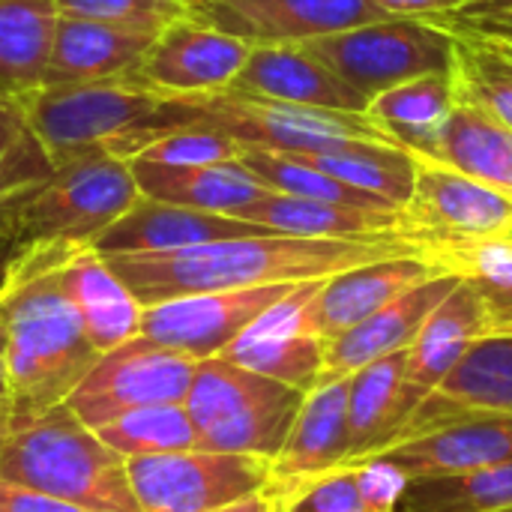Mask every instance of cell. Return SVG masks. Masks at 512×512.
<instances>
[{
    "label": "cell",
    "instance_id": "681fc988",
    "mask_svg": "<svg viewBox=\"0 0 512 512\" xmlns=\"http://www.w3.org/2000/svg\"><path fill=\"white\" fill-rule=\"evenodd\" d=\"M9 429H12V402H0V450L6 444Z\"/></svg>",
    "mask_w": 512,
    "mask_h": 512
},
{
    "label": "cell",
    "instance_id": "8992f818",
    "mask_svg": "<svg viewBox=\"0 0 512 512\" xmlns=\"http://www.w3.org/2000/svg\"><path fill=\"white\" fill-rule=\"evenodd\" d=\"M300 390L240 369L222 357L198 360L186 393V414L201 450L258 456L273 462L303 405Z\"/></svg>",
    "mask_w": 512,
    "mask_h": 512
},
{
    "label": "cell",
    "instance_id": "8fae6325",
    "mask_svg": "<svg viewBox=\"0 0 512 512\" xmlns=\"http://www.w3.org/2000/svg\"><path fill=\"white\" fill-rule=\"evenodd\" d=\"M141 512H216L270 486V462L258 456L183 450L126 459Z\"/></svg>",
    "mask_w": 512,
    "mask_h": 512
},
{
    "label": "cell",
    "instance_id": "d4e9b609",
    "mask_svg": "<svg viewBox=\"0 0 512 512\" xmlns=\"http://www.w3.org/2000/svg\"><path fill=\"white\" fill-rule=\"evenodd\" d=\"M153 39H156L153 33H138V30H123V27L102 24V21L57 15L42 87L123 78L141 63Z\"/></svg>",
    "mask_w": 512,
    "mask_h": 512
},
{
    "label": "cell",
    "instance_id": "d590c367",
    "mask_svg": "<svg viewBox=\"0 0 512 512\" xmlns=\"http://www.w3.org/2000/svg\"><path fill=\"white\" fill-rule=\"evenodd\" d=\"M123 459L198 450V432L183 405H147L93 429Z\"/></svg>",
    "mask_w": 512,
    "mask_h": 512
},
{
    "label": "cell",
    "instance_id": "7a4b0ae2",
    "mask_svg": "<svg viewBox=\"0 0 512 512\" xmlns=\"http://www.w3.org/2000/svg\"><path fill=\"white\" fill-rule=\"evenodd\" d=\"M66 249L60 243L21 246L0 270L12 420L63 405L99 357L72 300L60 288L57 267Z\"/></svg>",
    "mask_w": 512,
    "mask_h": 512
},
{
    "label": "cell",
    "instance_id": "277c9868",
    "mask_svg": "<svg viewBox=\"0 0 512 512\" xmlns=\"http://www.w3.org/2000/svg\"><path fill=\"white\" fill-rule=\"evenodd\" d=\"M0 477L90 512H141L126 459L66 405L12 420L0 450Z\"/></svg>",
    "mask_w": 512,
    "mask_h": 512
},
{
    "label": "cell",
    "instance_id": "3957f363",
    "mask_svg": "<svg viewBox=\"0 0 512 512\" xmlns=\"http://www.w3.org/2000/svg\"><path fill=\"white\" fill-rule=\"evenodd\" d=\"M18 111L51 165L87 150H105L129 162L159 135L198 126L192 99L153 93L129 75L84 84H48L33 90Z\"/></svg>",
    "mask_w": 512,
    "mask_h": 512
},
{
    "label": "cell",
    "instance_id": "e575fe53",
    "mask_svg": "<svg viewBox=\"0 0 512 512\" xmlns=\"http://www.w3.org/2000/svg\"><path fill=\"white\" fill-rule=\"evenodd\" d=\"M240 165L261 180L267 189L282 192V195H297V198H312V201H330V204H345V207H363V210H399L387 204L378 195L360 192L348 183L333 180L330 174L300 162L297 156L288 153H273V150H252L246 147L240 153Z\"/></svg>",
    "mask_w": 512,
    "mask_h": 512
},
{
    "label": "cell",
    "instance_id": "7bdbcfd3",
    "mask_svg": "<svg viewBox=\"0 0 512 512\" xmlns=\"http://www.w3.org/2000/svg\"><path fill=\"white\" fill-rule=\"evenodd\" d=\"M435 21H441L453 30L471 33L477 39H486L504 51H512V6L477 12V15H447V18H435Z\"/></svg>",
    "mask_w": 512,
    "mask_h": 512
},
{
    "label": "cell",
    "instance_id": "1f68e13d",
    "mask_svg": "<svg viewBox=\"0 0 512 512\" xmlns=\"http://www.w3.org/2000/svg\"><path fill=\"white\" fill-rule=\"evenodd\" d=\"M300 162L330 174L339 183H348L360 192L378 195L393 207H405L414 192V171L417 156L396 144L384 141H348L333 150H315V153H288Z\"/></svg>",
    "mask_w": 512,
    "mask_h": 512
},
{
    "label": "cell",
    "instance_id": "bcb514c9",
    "mask_svg": "<svg viewBox=\"0 0 512 512\" xmlns=\"http://www.w3.org/2000/svg\"><path fill=\"white\" fill-rule=\"evenodd\" d=\"M216 512H282V504L267 486V489L252 492V495H246V498H240V501H234V504H228V507Z\"/></svg>",
    "mask_w": 512,
    "mask_h": 512
},
{
    "label": "cell",
    "instance_id": "816d5d0a",
    "mask_svg": "<svg viewBox=\"0 0 512 512\" xmlns=\"http://www.w3.org/2000/svg\"><path fill=\"white\" fill-rule=\"evenodd\" d=\"M507 237H512V231H510V234H507Z\"/></svg>",
    "mask_w": 512,
    "mask_h": 512
},
{
    "label": "cell",
    "instance_id": "83f0119b",
    "mask_svg": "<svg viewBox=\"0 0 512 512\" xmlns=\"http://www.w3.org/2000/svg\"><path fill=\"white\" fill-rule=\"evenodd\" d=\"M456 102L459 96L453 75L429 72L372 96L363 114L396 147L408 150L417 159H429Z\"/></svg>",
    "mask_w": 512,
    "mask_h": 512
},
{
    "label": "cell",
    "instance_id": "74e56055",
    "mask_svg": "<svg viewBox=\"0 0 512 512\" xmlns=\"http://www.w3.org/2000/svg\"><path fill=\"white\" fill-rule=\"evenodd\" d=\"M51 159L15 105L0 102V210L51 174Z\"/></svg>",
    "mask_w": 512,
    "mask_h": 512
},
{
    "label": "cell",
    "instance_id": "d6986e66",
    "mask_svg": "<svg viewBox=\"0 0 512 512\" xmlns=\"http://www.w3.org/2000/svg\"><path fill=\"white\" fill-rule=\"evenodd\" d=\"M228 93L354 114H363L369 105L366 96L345 84L303 45H252L246 63L228 84Z\"/></svg>",
    "mask_w": 512,
    "mask_h": 512
},
{
    "label": "cell",
    "instance_id": "cb8c5ba5",
    "mask_svg": "<svg viewBox=\"0 0 512 512\" xmlns=\"http://www.w3.org/2000/svg\"><path fill=\"white\" fill-rule=\"evenodd\" d=\"M375 456L393 462L411 483L507 465L512 462V417L444 426L423 438L387 447Z\"/></svg>",
    "mask_w": 512,
    "mask_h": 512
},
{
    "label": "cell",
    "instance_id": "484cf974",
    "mask_svg": "<svg viewBox=\"0 0 512 512\" xmlns=\"http://www.w3.org/2000/svg\"><path fill=\"white\" fill-rule=\"evenodd\" d=\"M240 219L264 225L276 234L318 240H390L402 237V210H363L330 201H312L282 192H267L249 204Z\"/></svg>",
    "mask_w": 512,
    "mask_h": 512
},
{
    "label": "cell",
    "instance_id": "ac0fdd59",
    "mask_svg": "<svg viewBox=\"0 0 512 512\" xmlns=\"http://www.w3.org/2000/svg\"><path fill=\"white\" fill-rule=\"evenodd\" d=\"M489 333H492V312L483 294L471 282L459 279V285L426 318V324L408 345V366H405V384L399 399L402 423L435 390V384L465 357V351Z\"/></svg>",
    "mask_w": 512,
    "mask_h": 512
},
{
    "label": "cell",
    "instance_id": "9c48e42d",
    "mask_svg": "<svg viewBox=\"0 0 512 512\" xmlns=\"http://www.w3.org/2000/svg\"><path fill=\"white\" fill-rule=\"evenodd\" d=\"M399 231L432 261L468 243L507 237L512 231V195L447 165L417 159L414 192L402 207Z\"/></svg>",
    "mask_w": 512,
    "mask_h": 512
},
{
    "label": "cell",
    "instance_id": "7dc6e473",
    "mask_svg": "<svg viewBox=\"0 0 512 512\" xmlns=\"http://www.w3.org/2000/svg\"><path fill=\"white\" fill-rule=\"evenodd\" d=\"M6 351H9V339H6V321L0 315V402H9V366H6Z\"/></svg>",
    "mask_w": 512,
    "mask_h": 512
},
{
    "label": "cell",
    "instance_id": "ffe728a7",
    "mask_svg": "<svg viewBox=\"0 0 512 512\" xmlns=\"http://www.w3.org/2000/svg\"><path fill=\"white\" fill-rule=\"evenodd\" d=\"M270 234V228L222 216L204 213L192 207L162 204L153 198H138L123 216H117L93 243L102 255H138V252H174L198 243L228 240V237H252Z\"/></svg>",
    "mask_w": 512,
    "mask_h": 512
},
{
    "label": "cell",
    "instance_id": "f1b7e54d",
    "mask_svg": "<svg viewBox=\"0 0 512 512\" xmlns=\"http://www.w3.org/2000/svg\"><path fill=\"white\" fill-rule=\"evenodd\" d=\"M54 27V0H0V102L18 108L42 87Z\"/></svg>",
    "mask_w": 512,
    "mask_h": 512
},
{
    "label": "cell",
    "instance_id": "f35d334b",
    "mask_svg": "<svg viewBox=\"0 0 512 512\" xmlns=\"http://www.w3.org/2000/svg\"><path fill=\"white\" fill-rule=\"evenodd\" d=\"M243 147L228 138L219 129L207 126H183L159 135L150 141L135 159L129 162H153V165H171V168H198V165H222L237 162Z\"/></svg>",
    "mask_w": 512,
    "mask_h": 512
},
{
    "label": "cell",
    "instance_id": "4dcf8cb0",
    "mask_svg": "<svg viewBox=\"0 0 512 512\" xmlns=\"http://www.w3.org/2000/svg\"><path fill=\"white\" fill-rule=\"evenodd\" d=\"M408 348L387 354L351 375L348 393V462L378 453L402 426V384Z\"/></svg>",
    "mask_w": 512,
    "mask_h": 512
},
{
    "label": "cell",
    "instance_id": "e0dca14e",
    "mask_svg": "<svg viewBox=\"0 0 512 512\" xmlns=\"http://www.w3.org/2000/svg\"><path fill=\"white\" fill-rule=\"evenodd\" d=\"M348 393L351 375L318 381L303 396L291 432L270 462V492L279 504L309 480L348 462Z\"/></svg>",
    "mask_w": 512,
    "mask_h": 512
},
{
    "label": "cell",
    "instance_id": "836d02e7",
    "mask_svg": "<svg viewBox=\"0 0 512 512\" xmlns=\"http://www.w3.org/2000/svg\"><path fill=\"white\" fill-rule=\"evenodd\" d=\"M453 33L456 51L450 75L456 84V96L483 108L489 117L512 129V51L462 30Z\"/></svg>",
    "mask_w": 512,
    "mask_h": 512
},
{
    "label": "cell",
    "instance_id": "30bf717a",
    "mask_svg": "<svg viewBox=\"0 0 512 512\" xmlns=\"http://www.w3.org/2000/svg\"><path fill=\"white\" fill-rule=\"evenodd\" d=\"M195 369L198 360L138 333L123 345L102 351L63 405L87 429H99L135 408L183 405Z\"/></svg>",
    "mask_w": 512,
    "mask_h": 512
},
{
    "label": "cell",
    "instance_id": "ee69618b",
    "mask_svg": "<svg viewBox=\"0 0 512 512\" xmlns=\"http://www.w3.org/2000/svg\"><path fill=\"white\" fill-rule=\"evenodd\" d=\"M0 512H90L78 504H69L63 498L9 483L0 477Z\"/></svg>",
    "mask_w": 512,
    "mask_h": 512
},
{
    "label": "cell",
    "instance_id": "60d3db41",
    "mask_svg": "<svg viewBox=\"0 0 512 512\" xmlns=\"http://www.w3.org/2000/svg\"><path fill=\"white\" fill-rule=\"evenodd\" d=\"M282 512H366L357 474L351 465H339L282 501Z\"/></svg>",
    "mask_w": 512,
    "mask_h": 512
},
{
    "label": "cell",
    "instance_id": "5bb4252c",
    "mask_svg": "<svg viewBox=\"0 0 512 512\" xmlns=\"http://www.w3.org/2000/svg\"><path fill=\"white\" fill-rule=\"evenodd\" d=\"M294 285H261L237 291H210L192 297H174L144 306L141 336L180 351L192 360L219 357L258 315L291 294Z\"/></svg>",
    "mask_w": 512,
    "mask_h": 512
},
{
    "label": "cell",
    "instance_id": "b9f144b4",
    "mask_svg": "<svg viewBox=\"0 0 512 512\" xmlns=\"http://www.w3.org/2000/svg\"><path fill=\"white\" fill-rule=\"evenodd\" d=\"M345 465H351L357 474V486H360L366 512L399 510V501L408 492L411 480L393 462H387L384 456H363V459H354Z\"/></svg>",
    "mask_w": 512,
    "mask_h": 512
},
{
    "label": "cell",
    "instance_id": "6da1fadb",
    "mask_svg": "<svg viewBox=\"0 0 512 512\" xmlns=\"http://www.w3.org/2000/svg\"><path fill=\"white\" fill-rule=\"evenodd\" d=\"M102 255V252H99ZM390 255H420L408 240H318L291 234H252L198 243L174 252L105 255L111 270L141 306L174 297L237 291L261 285H294L330 279L342 270Z\"/></svg>",
    "mask_w": 512,
    "mask_h": 512
},
{
    "label": "cell",
    "instance_id": "c3c4849f",
    "mask_svg": "<svg viewBox=\"0 0 512 512\" xmlns=\"http://www.w3.org/2000/svg\"><path fill=\"white\" fill-rule=\"evenodd\" d=\"M501 6H512V0H468L453 15H477V12H489V9H501Z\"/></svg>",
    "mask_w": 512,
    "mask_h": 512
},
{
    "label": "cell",
    "instance_id": "603a6c76",
    "mask_svg": "<svg viewBox=\"0 0 512 512\" xmlns=\"http://www.w3.org/2000/svg\"><path fill=\"white\" fill-rule=\"evenodd\" d=\"M57 276L99 354L141 333L144 306L93 246H69Z\"/></svg>",
    "mask_w": 512,
    "mask_h": 512
},
{
    "label": "cell",
    "instance_id": "7c38bea8",
    "mask_svg": "<svg viewBox=\"0 0 512 512\" xmlns=\"http://www.w3.org/2000/svg\"><path fill=\"white\" fill-rule=\"evenodd\" d=\"M321 285L324 279L300 282L291 294L258 315L219 357L300 393L318 387L327 342L315 327L312 300Z\"/></svg>",
    "mask_w": 512,
    "mask_h": 512
},
{
    "label": "cell",
    "instance_id": "f546056e",
    "mask_svg": "<svg viewBox=\"0 0 512 512\" xmlns=\"http://www.w3.org/2000/svg\"><path fill=\"white\" fill-rule=\"evenodd\" d=\"M429 162L512 195V129L465 99L447 117Z\"/></svg>",
    "mask_w": 512,
    "mask_h": 512
},
{
    "label": "cell",
    "instance_id": "44dd1931",
    "mask_svg": "<svg viewBox=\"0 0 512 512\" xmlns=\"http://www.w3.org/2000/svg\"><path fill=\"white\" fill-rule=\"evenodd\" d=\"M456 285H459L456 273H438V276L420 282L417 288L405 291L402 297H396L393 303H387L366 321H360L351 330L330 339L324 348L321 381L348 378V375L360 372L363 366L408 348L414 342V336L420 333V327L426 324V318L444 303V297Z\"/></svg>",
    "mask_w": 512,
    "mask_h": 512
},
{
    "label": "cell",
    "instance_id": "f5cc1de1",
    "mask_svg": "<svg viewBox=\"0 0 512 512\" xmlns=\"http://www.w3.org/2000/svg\"><path fill=\"white\" fill-rule=\"evenodd\" d=\"M507 512H512V510H507Z\"/></svg>",
    "mask_w": 512,
    "mask_h": 512
},
{
    "label": "cell",
    "instance_id": "9a60e30c",
    "mask_svg": "<svg viewBox=\"0 0 512 512\" xmlns=\"http://www.w3.org/2000/svg\"><path fill=\"white\" fill-rule=\"evenodd\" d=\"M189 18L249 45H303L387 15L372 0H189Z\"/></svg>",
    "mask_w": 512,
    "mask_h": 512
},
{
    "label": "cell",
    "instance_id": "2e32d148",
    "mask_svg": "<svg viewBox=\"0 0 512 512\" xmlns=\"http://www.w3.org/2000/svg\"><path fill=\"white\" fill-rule=\"evenodd\" d=\"M249 51V42L186 15L156 33L129 78L162 96L222 93L246 63Z\"/></svg>",
    "mask_w": 512,
    "mask_h": 512
},
{
    "label": "cell",
    "instance_id": "4316f807",
    "mask_svg": "<svg viewBox=\"0 0 512 512\" xmlns=\"http://www.w3.org/2000/svg\"><path fill=\"white\" fill-rule=\"evenodd\" d=\"M138 192L144 198L192 207L204 213H222L240 219V213L255 204L270 189L255 180L240 159L222 165H198V168H171L153 162H129Z\"/></svg>",
    "mask_w": 512,
    "mask_h": 512
},
{
    "label": "cell",
    "instance_id": "ba28073f",
    "mask_svg": "<svg viewBox=\"0 0 512 512\" xmlns=\"http://www.w3.org/2000/svg\"><path fill=\"white\" fill-rule=\"evenodd\" d=\"M198 111V126L219 129L234 138L243 150H273V153H315L333 150L348 141H384L366 114L306 108L270 99H249L237 93H207L186 96Z\"/></svg>",
    "mask_w": 512,
    "mask_h": 512
},
{
    "label": "cell",
    "instance_id": "d6a6232c",
    "mask_svg": "<svg viewBox=\"0 0 512 512\" xmlns=\"http://www.w3.org/2000/svg\"><path fill=\"white\" fill-rule=\"evenodd\" d=\"M512 510V462L453 477L408 483L396 512H507Z\"/></svg>",
    "mask_w": 512,
    "mask_h": 512
},
{
    "label": "cell",
    "instance_id": "ab89813d",
    "mask_svg": "<svg viewBox=\"0 0 512 512\" xmlns=\"http://www.w3.org/2000/svg\"><path fill=\"white\" fill-rule=\"evenodd\" d=\"M57 15L114 24L138 33H159L189 15V0H54Z\"/></svg>",
    "mask_w": 512,
    "mask_h": 512
},
{
    "label": "cell",
    "instance_id": "7402d4cb",
    "mask_svg": "<svg viewBox=\"0 0 512 512\" xmlns=\"http://www.w3.org/2000/svg\"><path fill=\"white\" fill-rule=\"evenodd\" d=\"M438 273L444 270L426 255H390L372 264L342 270L324 279L312 300L315 327L324 342H330Z\"/></svg>",
    "mask_w": 512,
    "mask_h": 512
},
{
    "label": "cell",
    "instance_id": "f907efd6",
    "mask_svg": "<svg viewBox=\"0 0 512 512\" xmlns=\"http://www.w3.org/2000/svg\"><path fill=\"white\" fill-rule=\"evenodd\" d=\"M512 336V312H504V315H495L492 318V333L489 336Z\"/></svg>",
    "mask_w": 512,
    "mask_h": 512
},
{
    "label": "cell",
    "instance_id": "8d00e7d4",
    "mask_svg": "<svg viewBox=\"0 0 512 512\" xmlns=\"http://www.w3.org/2000/svg\"><path fill=\"white\" fill-rule=\"evenodd\" d=\"M444 273H456L459 279L471 282L492 318L512 312V237H492L480 243H468L432 258Z\"/></svg>",
    "mask_w": 512,
    "mask_h": 512
},
{
    "label": "cell",
    "instance_id": "5b68a950",
    "mask_svg": "<svg viewBox=\"0 0 512 512\" xmlns=\"http://www.w3.org/2000/svg\"><path fill=\"white\" fill-rule=\"evenodd\" d=\"M141 198L126 159L87 150L63 159L51 174L0 210L12 252L33 243L93 246L96 237Z\"/></svg>",
    "mask_w": 512,
    "mask_h": 512
},
{
    "label": "cell",
    "instance_id": "52a82bcc",
    "mask_svg": "<svg viewBox=\"0 0 512 512\" xmlns=\"http://www.w3.org/2000/svg\"><path fill=\"white\" fill-rule=\"evenodd\" d=\"M303 48L333 69L360 96L372 99L396 84L429 72H450L456 33L435 18H378L330 36L303 42Z\"/></svg>",
    "mask_w": 512,
    "mask_h": 512
},
{
    "label": "cell",
    "instance_id": "4fadbf2b",
    "mask_svg": "<svg viewBox=\"0 0 512 512\" xmlns=\"http://www.w3.org/2000/svg\"><path fill=\"white\" fill-rule=\"evenodd\" d=\"M495 417H512V336L498 333L477 339L381 450L444 426Z\"/></svg>",
    "mask_w": 512,
    "mask_h": 512
},
{
    "label": "cell",
    "instance_id": "f6af8a7d",
    "mask_svg": "<svg viewBox=\"0 0 512 512\" xmlns=\"http://www.w3.org/2000/svg\"><path fill=\"white\" fill-rule=\"evenodd\" d=\"M390 18H447L468 0H372Z\"/></svg>",
    "mask_w": 512,
    "mask_h": 512
}]
</instances>
